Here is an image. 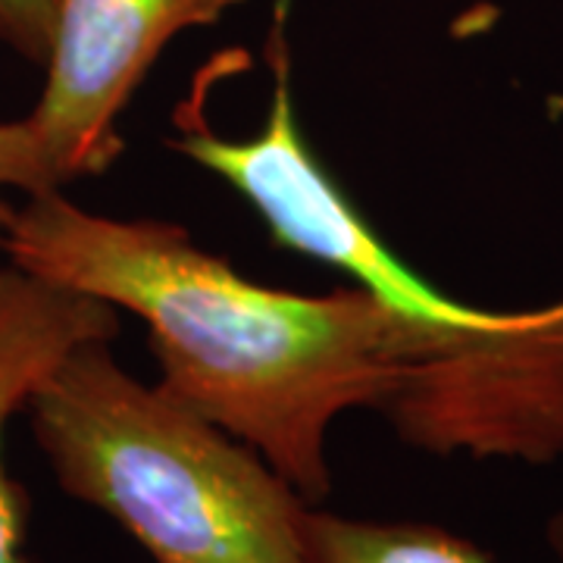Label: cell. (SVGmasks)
Here are the masks:
<instances>
[{
	"mask_svg": "<svg viewBox=\"0 0 563 563\" xmlns=\"http://www.w3.org/2000/svg\"><path fill=\"white\" fill-rule=\"evenodd\" d=\"M0 244L25 273L147 322L157 385L254 448L310 504L332 485V422L383 410L401 376L395 317L361 285L266 288L179 225L88 213L60 188L25 198Z\"/></svg>",
	"mask_w": 563,
	"mask_h": 563,
	"instance_id": "6da1fadb",
	"label": "cell"
},
{
	"mask_svg": "<svg viewBox=\"0 0 563 563\" xmlns=\"http://www.w3.org/2000/svg\"><path fill=\"white\" fill-rule=\"evenodd\" d=\"M273 73L269 117L254 139H220L181 107L173 147L254 203L276 242L342 269L391 310L401 376L379 413L404 442L473 461L563 457V301L483 310L420 279L307 147L285 51L273 54Z\"/></svg>",
	"mask_w": 563,
	"mask_h": 563,
	"instance_id": "7a4b0ae2",
	"label": "cell"
},
{
	"mask_svg": "<svg viewBox=\"0 0 563 563\" xmlns=\"http://www.w3.org/2000/svg\"><path fill=\"white\" fill-rule=\"evenodd\" d=\"M107 339L69 351L25 404L54 479L154 563H313L310 501L254 448L139 383Z\"/></svg>",
	"mask_w": 563,
	"mask_h": 563,
	"instance_id": "3957f363",
	"label": "cell"
},
{
	"mask_svg": "<svg viewBox=\"0 0 563 563\" xmlns=\"http://www.w3.org/2000/svg\"><path fill=\"white\" fill-rule=\"evenodd\" d=\"M244 0H57L44 91L25 117L57 185L120 157V113L169 41Z\"/></svg>",
	"mask_w": 563,
	"mask_h": 563,
	"instance_id": "277c9868",
	"label": "cell"
},
{
	"mask_svg": "<svg viewBox=\"0 0 563 563\" xmlns=\"http://www.w3.org/2000/svg\"><path fill=\"white\" fill-rule=\"evenodd\" d=\"M117 307L10 263L0 266V563H25L29 501L3 466V432L57 363L85 342L117 335Z\"/></svg>",
	"mask_w": 563,
	"mask_h": 563,
	"instance_id": "5b68a950",
	"label": "cell"
},
{
	"mask_svg": "<svg viewBox=\"0 0 563 563\" xmlns=\"http://www.w3.org/2000/svg\"><path fill=\"white\" fill-rule=\"evenodd\" d=\"M313 563H492L483 548L426 523H369L310 507Z\"/></svg>",
	"mask_w": 563,
	"mask_h": 563,
	"instance_id": "8992f818",
	"label": "cell"
},
{
	"mask_svg": "<svg viewBox=\"0 0 563 563\" xmlns=\"http://www.w3.org/2000/svg\"><path fill=\"white\" fill-rule=\"evenodd\" d=\"M10 188L22 191L25 198L60 188L57 179L51 176L44 157H41L35 132L29 129L25 120L0 122V235H3L7 222H10L13 210H16L7 201Z\"/></svg>",
	"mask_w": 563,
	"mask_h": 563,
	"instance_id": "52a82bcc",
	"label": "cell"
},
{
	"mask_svg": "<svg viewBox=\"0 0 563 563\" xmlns=\"http://www.w3.org/2000/svg\"><path fill=\"white\" fill-rule=\"evenodd\" d=\"M57 0H0V44L22 60L44 63L54 38Z\"/></svg>",
	"mask_w": 563,
	"mask_h": 563,
	"instance_id": "ba28073f",
	"label": "cell"
},
{
	"mask_svg": "<svg viewBox=\"0 0 563 563\" xmlns=\"http://www.w3.org/2000/svg\"><path fill=\"white\" fill-rule=\"evenodd\" d=\"M544 539H548V548H551V554H554V563H563V510H558V514L548 520Z\"/></svg>",
	"mask_w": 563,
	"mask_h": 563,
	"instance_id": "9c48e42d",
	"label": "cell"
}]
</instances>
